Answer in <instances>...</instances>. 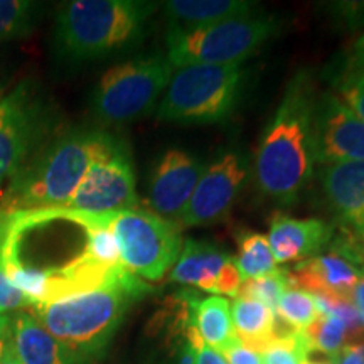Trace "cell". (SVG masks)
<instances>
[{
  "label": "cell",
  "mask_w": 364,
  "mask_h": 364,
  "mask_svg": "<svg viewBox=\"0 0 364 364\" xmlns=\"http://www.w3.org/2000/svg\"><path fill=\"white\" fill-rule=\"evenodd\" d=\"M279 29V21L260 16L201 27H169L166 56L174 70L196 65H236L247 61Z\"/></svg>",
  "instance_id": "8992f818"
},
{
  "label": "cell",
  "mask_w": 364,
  "mask_h": 364,
  "mask_svg": "<svg viewBox=\"0 0 364 364\" xmlns=\"http://www.w3.org/2000/svg\"><path fill=\"white\" fill-rule=\"evenodd\" d=\"M110 231L124 267L140 280H161L176 265L184 245L176 223L145 209L112 216Z\"/></svg>",
  "instance_id": "ba28073f"
},
{
  "label": "cell",
  "mask_w": 364,
  "mask_h": 364,
  "mask_svg": "<svg viewBox=\"0 0 364 364\" xmlns=\"http://www.w3.org/2000/svg\"><path fill=\"white\" fill-rule=\"evenodd\" d=\"M241 280L260 279L279 272L265 235L243 230L238 233V255L233 258Z\"/></svg>",
  "instance_id": "7402d4cb"
},
{
  "label": "cell",
  "mask_w": 364,
  "mask_h": 364,
  "mask_svg": "<svg viewBox=\"0 0 364 364\" xmlns=\"http://www.w3.org/2000/svg\"><path fill=\"white\" fill-rule=\"evenodd\" d=\"M302 364H336V361L334 358L327 356V354L317 351V349L314 348H309Z\"/></svg>",
  "instance_id": "8d00e7d4"
},
{
  "label": "cell",
  "mask_w": 364,
  "mask_h": 364,
  "mask_svg": "<svg viewBox=\"0 0 364 364\" xmlns=\"http://www.w3.org/2000/svg\"><path fill=\"white\" fill-rule=\"evenodd\" d=\"M46 129L43 105L27 83L0 100V189L43 147Z\"/></svg>",
  "instance_id": "9c48e42d"
},
{
  "label": "cell",
  "mask_w": 364,
  "mask_h": 364,
  "mask_svg": "<svg viewBox=\"0 0 364 364\" xmlns=\"http://www.w3.org/2000/svg\"><path fill=\"white\" fill-rule=\"evenodd\" d=\"M309 348L311 344L307 343L306 336L300 331L294 338L275 341L262 354V364H302Z\"/></svg>",
  "instance_id": "83f0119b"
},
{
  "label": "cell",
  "mask_w": 364,
  "mask_h": 364,
  "mask_svg": "<svg viewBox=\"0 0 364 364\" xmlns=\"http://www.w3.org/2000/svg\"><path fill=\"white\" fill-rule=\"evenodd\" d=\"M336 364H364V344L344 346L338 356H334Z\"/></svg>",
  "instance_id": "1f68e13d"
},
{
  "label": "cell",
  "mask_w": 364,
  "mask_h": 364,
  "mask_svg": "<svg viewBox=\"0 0 364 364\" xmlns=\"http://www.w3.org/2000/svg\"><path fill=\"white\" fill-rule=\"evenodd\" d=\"M196 364H228L225 358L220 353L213 351L211 348L204 346L198 351V358H196Z\"/></svg>",
  "instance_id": "e575fe53"
},
{
  "label": "cell",
  "mask_w": 364,
  "mask_h": 364,
  "mask_svg": "<svg viewBox=\"0 0 364 364\" xmlns=\"http://www.w3.org/2000/svg\"><path fill=\"white\" fill-rule=\"evenodd\" d=\"M11 338L22 364H91V359L49 334L33 312L21 311L11 317Z\"/></svg>",
  "instance_id": "e0dca14e"
},
{
  "label": "cell",
  "mask_w": 364,
  "mask_h": 364,
  "mask_svg": "<svg viewBox=\"0 0 364 364\" xmlns=\"http://www.w3.org/2000/svg\"><path fill=\"white\" fill-rule=\"evenodd\" d=\"M136 204L134 167L124 144L110 156L91 164L63 209L103 218L132 211Z\"/></svg>",
  "instance_id": "30bf717a"
},
{
  "label": "cell",
  "mask_w": 364,
  "mask_h": 364,
  "mask_svg": "<svg viewBox=\"0 0 364 364\" xmlns=\"http://www.w3.org/2000/svg\"><path fill=\"white\" fill-rule=\"evenodd\" d=\"M363 277L356 263L334 250L300 262L292 272L287 270L290 287L311 294H332L348 300H351L354 287Z\"/></svg>",
  "instance_id": "5bb4252c"
},
{
  "label": "cell",
  "mask_w": 364,
  "mask_h": 364,
  "mask_svg": "<svg viewBox=\"0 0 364 364\" xmlns=\"http://www.w3.org/2000/svg\"><path fill=\"white\" fill-rule=\"evenodd\" d=\"M2 241H0V252H2ZM31 307H33V302L9 282L6 270H4L2 255H0V314Z\"/></svg>",
  "instance_id": "f1b7e54d"
},
{
  "label": "cell",
  "mask_w": 364,
  "mask_h": 364,
  "mask_svg": "<svg viewBox=\"0 0 364 364\" xmlns=\"http://www.w3.org/2000/svg\"><path fill=\"white\" fill-rule=\"evenodd\" d=\"M221 354L228 364H262L260 354L245 348L240 339H236L235 343L231 344L230 348H226Z\"/></svg>",
  "instance_id": "4dcf8cb0"
},
{
  "label": "cell",
  "mask_w": 364,
  "mask_h": 364,
  "mask_svg": "<svg viewBox=\"0 0 364 364\" xmlns=\"http://www.w3.org/2000/svg\"><path fill=\"white\" fill-rule=\"evenodd\" d=\"M253 12L255 4L245 0H172L164 4L171 27H201L250 17Z\"/></svg>",
  "instance_id": "d6986e66"
},
{
  "label": "cell",
  "mask_w": 364,
  "mask_h": 364,
  "mask_svg": "<svg viewBox=\"0 0 364 364\" xmlns=\"http://www.w3.org/2000/svg\"><path fill=\"white\" fill-rule=\"evenodd\" d=\"M174 68L166 54H150L110 68L91 95V110L108 125L127 124L156 110Z\"/></svg>",
  "instance_id": "52a82bcc"
},
{
  "label": "cell",
  "mask_w": 364,
  "mask_h": 364,
  "mask_svg": "<svg viewBox=\"0 0 364 364\" xmlns=\"http://www.w3.org/2000/svg\"><path fill=\"white\" fill-rule=\"evenodd\" d=\"M289 280H287V270H279L272 275L260 277V279L243 280L240 285L236 299H250L262 302L272 312H277L279 300L282 294L289 289Z\"/></svg>",
  "instance_id": "484cf974"
},
{
  "label": "cell",
  "mask_w": 364,
  "mask_h": 364,
  "mask_svg": "<svg viewBox=\"0 0 364 364\" xmlns=\"http://www.w3.org/2000/svg\"><path fill=\"white\" fill-rule=\"evenodd\" d=\"M312 152L322 166L364 161V122L331 91L316 98L314 105Z\"/></svg>",
  "instance_id": "7c38bea8"
},
{
  "label": "cell",
  "mask_w": 364,
  "mask_h": 364,
  "mask_svg": "<svg viewBox=\"0 0 364 364\" xmlns=\"http://www.w3.org/2000/svg\"><path fill=\"white\" fill-rule=\"evenodd\" d=\"M267 240L275 263L302 262L322 252L331 243L332 228L317 218L297 220L275 213Z\"/></svg>",
  "instance_id": "9a60e30c"
},
{
  "label": "cell",
  "mask_w": 364,
  "mask_h": 364,
  "mask_svg": "<svg viewBox=\"0 0 364 364\" xmlns=\"http://www.w3.org/2000/svg\"><path fill=\"white\" fill-rule=\"evenodd\" d=\"M321 184L327 203L344 225L364 231V161L322 166Z\"/></svg>",
  "instance_id": "2e32d148"
},
{
  "label": "cell",
  "mask_w": 364,
  "mask_h": 364,
  "mask_svg": "<svg viewBox=\"0 0 364 364\" xmlns=\"http://www.w3.org/2000/svg\"><path fill=\"white\" fill-rule=\"evenodd\" d=\"M339 98H343L346 107L364 122V70H344L341 71L336 81Z\"/></svg>",
  "instance_id": "4316f807"
},
{
  "label": "cell",
  "mask_w": 364,
  "mask_h": 364,
  "mask_svg": "<svg viewBox=\"0 0 364 364\" xmlns=\"http://www.w3.org/2000/svg\"><path fill=\"white\" fill-rule=\"evenodd\" d=\"M351 302H353L354 309H356L359 318H361V322L364 324V277L358 282V285L354 287L353 295H351Z\"/></svg>",
  "instance_id": "d590c367"
},
{
  "label": "cell",
  "mask_w": 364,
  "mask_h": 364,
  "mask_svg": "<svg viewBox=\"0 0 364 364\" xmlns=\"http://www.w3.org/2000/svg\"><path fill=\"white\" fill-rule=\"evenodd\" d=\"M9 327H11V317H9L7 314H0V339L6 336Z\"/></svg>",
  "instance_id": "74e56055"
},
{
  "label": "cell",
  "mask_w": 364,
  "mask_h": 364,
  "mask_svg": "<svg viewBox=\"0 0 364 364\" xmlns=\"http://www.w3.org/2000/svg\"><path fill=\"white\" fill-rule=\"evenodd\" d=\"M302 334L306 336L311 348L334 358L346 346L348 327L341 317L332 316V314H327V316L321 314L307 329L302 331Z\"/></svg>",
  "instance_id": "cb8c5ba5"
},
{
  "label": "cell",
  "mask_w": 364,
  "mask_h": 364,
  "mask_svg": "<svg viewBox=\"0 0 364 364\" xmlns=\"http://www.w3.org/2000/svg\"><path fill=\"white\" fill-rule=\"evenodd\" d=\"M230 258V255L211 241L189 238L182 245L179 258L172 268L171 282L216 294L218 275Z\"/></svg>",
  "instance_id": "ac0fdd59"
},
{
  "label": "cell",
  "mask_w": 364,
  "mask_h": 364,
  "mask_svg": "<svg viewBox=\"0 0 364 364\" xmlns=\"http://www.w3.org/2000/svg\"><path fill=\"white\" fill-rule=\"evenodd\" d=\"M157 4L136 0H75L59 7L54 49L68 63L97 61L144 38Z\"/></svg>",
  "instance_id": "3957f363"
},
{
  "label": "cell",
  "mask_w": 364,
  "mask_h": 364,
  "mask_svg": "<svg viewBox=\"0 0 364 364\" xmlns=\"http://www.w3.org/2000/svg\"><path fill=\"white\" fill-rule=\"evenodd\" d=\"M204 169L201 159L179 149L167 150L150 176L149 201L154 213L177 225Z\"/></svg>",
  "instance_id": "4fadbf2b"
},
{
  "label": "cell",
  "mask_w": 364,
  "mask_h": 364,
  "mask_svg": "<svg viewBox=\"0 0 364 364\" xmlns=\"http://www.w3.org/2000/svg\"><path fill=\"white\" fill-rule=\"evenodd\" d=\"M7 223H9V215L7 213L0 211V241L4 240V233H6Z\"/></svg>",
  "instance_id": "f35d334b"
},
{
  "label": "cell",
  "mask_w": 364,
  "mask_h": 364,
  "mask_svg": "<svg viewBox=\"0 0 364 364\" xmlns=\"http://www.w3.org/2000/svg\"><path fill=\"white\" fill-rule=\"evenodd\" d=\"M241 282L243 280H241L238 268L235 267L233 257H231L230 260L225 263V267L221 268L220 275H218L216 294H225V295H230V297H236Z\"/></svg>",
  "instance_id": "f546056e"
},
{
  "label": "cell",
  "mask_w": 364,
  "mask_h": 364,
  "mask_svg": "<svg viewBox=\"0 0 364 364\" xmlns=\"http://www.w3.org/2000/svg\"><path fill=\"white\" fill-rule=\"evenodd\" d=\"M346 70H364V34L353 46L351 56L346 61Z\"/></svg>",
  "instance_id": "836d02e7"
},
{
  "label": "cell",
  "mask_w": 364,
  "mask_h": 364,
  "mask_svg": "<svg viewBox=\"0 0 364 364\" xmlns=\"http://www.w3.org/2000/svg\"><path fill=\"white\" fill-rule=\"evenodd\" d=\"M247 176L248 167L245 159L235 150H228L204 169L177 225L179 228L211 226L225 220Z\"/></svg>",
  "instance_id": "8fae6325"
},
{
  "label": "cell",
  "mask_w": 364,
  "mask_h": 364,
  "mask_svg": "<svg viewBox=\"0 0 364 364\" xmlns=\"http://www.w3.org/2000/svg\"><path fill=\"white\" fill-rule=\"evenodd\" d=\"M316 88L311 75L300 71L287 85L272 122L263 132L255 162L258 188L267 198L292 204L314 172L312 115Z\"/></svg>",
  "instance_id": "7a4b0ae2"
},
{
  "label": "cell",
  "mask_w": 364,
  "mask_h": 364,
  "mask_svg": "<svg viewBox=\"0 0 364 364\" xmlns=\"http://www.w3.org/2000/svg\"><path fill=\"white\" fill-rule=\"evenodd\" d=\"M0 364H22L19 356H17L14 343L11 338V327L6 332L2 339H0Z\"/></svg>",
  "instance_id": "d6a6232c"
},
{
  "label": "cell",
  "mask_w": 364,
  "mask_h": 364,
  "mask_svg": "<svg viewBox=\"0 0 364 364\" xmlns=\"http://www.w3.org/2000/svg\"><path fill=\"white\" fill-rule=\"evenodd\" d=\"M231 317H233L236 338L241 341L245 348L252 349L253 353L263 354L275 343V338H273L275 312H272L262 302L236 299Z\"/></svg>",
  "instance_id": "44dd1931"
},
{
  "label": "cell",
  "mask_w": 364,
  "mask_h": 364,
  "mask_svg": "<svg viewBox=\"0 0 364 364\" xmlns=\"http://www.w3.org/2000/svg\"><path fill=\"white\" fill-rule=\"evenodd\" d=\"M124 142L102 130H76L44 144L0 189V211L63 208L83 181L91 164L110 156Z\"/></svg>",
  "instance_id": "6da1fadb"
},
{
  "label": "cell",
  "mask_w": 364,
  "mask_h": 364,
  "mask_svg": "<svg viewBox=\"0 0 364 364\" xmlns=\"http://www.w3.org/2000/svg\"><path fill=\"white\" fill-rule=\"evenodd\" d=\"M361 236H363V238H364V231H363V233H361Z\"/></svg>",
  "instance_id": "ab89813d"
},
{
  "label": "cell",
  "mask_w": 364,
  "mask_h": 364,
  "mask_svg": "<svg viewBox=\"0 0 364 364\" xmlns=\"http://www.w3.org/2000/svg\"><path fill=\"white\" fill-rule=\"evenodd\" d=\"M277 314L282 318H285L297 331L307 329L321 316L316 304V297L311 292H306L302 289H295V287H289L282 294L279 307H277Z\"/></svg>",
  "instance_id": "d4e9b609"
},
{
  "label": "cell",
  "mask_w": 364,
  "mask_h": 364,
  "mask_svg": "<svg viewBox=\"0 0 364 364\" xmlns=\"http://www.w3.org/2000/svg\"><path fill=\"white\" fill-rule=\"evenodd\" d=\"M189 307L191 322H193L194 329L198 331L204 346L211 348L213 351L221 354L238 339L228 299L218 297V295L201 299L193 294Z\"/></svg>",
  "instance_id": "ffe728a7"
},
{
  "label": "cell",
  "mask_w": 364,
  "mask_h": 364,
  "mask_svg": "<svg viewBox=\"0 0 364 364\" xmlns=\"http://www.w3.org/2000/svg\"><path fill=\"white\" fill-rule=\"evenodd\" d=\"M41 6L26 0H0V43L21 39L33 33Z\"/></svg>",
  "instance_id": "603a6c76"
},
{
  "label": "cell",
  "mask_w": 364,
  "mask_h": 364,
  "mask_svg": "<svg viewBox=\"0 0 364 364\" xmlns=\"http://www.w3.org/2000/svg\"><path fill=\"white\" fill-rule=\"evenodd\" d=\"M150 290L129 273L117 284L51 304L31 307L36 318L58 341L81 356L95 359L108 348L134 300Z\"/></svg>",
  "instance_id": "277c9868"
},
{
  "label": "cell",
  "mask_w": 364,
  "mask_h": 364,
  "mask_svg": "<svg viewBox=\"0 0 364 364\" xmlns=\"http://www.w3.org/2000/svg\"><path fill=\"white\" fill-rule=\"evenodd\" d=\"M247 70L236 65H196L174 70L157 107L161 122L182 125L220 124L235 112Z\"/></svg>",
  "instance_id": "5b68a950"
}]
</instances>
